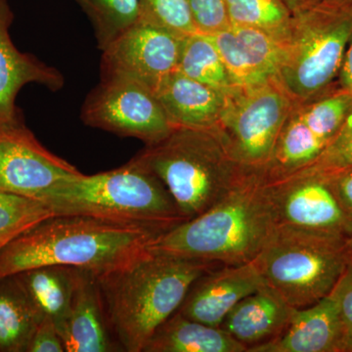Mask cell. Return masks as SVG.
I'll return each mask as SVG.
<instances>
[{"label":"cell","instance_id":"6da1fadb","mask_svg":"<svg viewBox=\"0 0 352 352\" xmlns=\"http://www.w3.org/2000/svg\"><path fill=\"white\" fill-rule=\"evenodd\" d=\"M166 231L87 215L54 214L0 249V280L45 265L80 268L104 276L149 252Z\"/></svg>","mask_w":352,"mask_h":352},{"label":"cell","instance_id":"7a4b0ae2","mask_svg":"<svg viewBox=\"0 0 352 352\" xmlns=\"http://www.w3.org/2000/svg\"><path fill=\"white\" fill-rule=\"evenodd\" d=\"M278 226L267 180L248 170L214 205L164 233L150 251L221 265L254 261Z\"/></svg>","mask_w":352,"mask_h":352},{"label":"cell","instance_id":"3957f363","mask_svg":"<svg viewBox=\"0 0 352 352\" xmlns=\"http://www.w3.org/2000/svg\"><path fill=\"white\" fill-rule=\"evenodd\" d=\"M221 264L149 251L97 278L106 315L129 352H143L162 324L184 302L194 282Z\"/></svg>","mask_w":352,"mask_h":352},{"label":"cell","instance_id":"277c9868","mask_svg":"<svg viewBox=\"0 0 352 352\" xmlns=\"http://www.w3.org/2000/svg\"><path fill=\"white\" fill-rule=\"evenodd\" d=\"M135 157L163 182L186 220L214 205L248 171L231 155L219 127H175Z\"/></svg>","mask_w":352,"mask_h":352},{"label":"cell","instance_id":"5b68a950","mask_svg":"<svg viewBox=\"0 0 352 352\" xmlns=\"http://www.w3.org/2000/svg\"><path fill=\"white\" fill-rule=\"evenodd\" d=\"M54 214L170 229L185 221L163 182L135 157L120 168L60 183L43 199Z\"/></svg>","mask_w":352,"mask_h":352},{"label":"cell","instance_id":"8992f818","mask_svg":"<svg viewBox=\"0 0 352 352\" xmlns=\"http://www.w3.org/2000/svg\"><path fill=\"white\" fill-rule=\"evenodd\" d=\"M352 237L277 226L254 259L264 282L295 308L326 298L352 256Z\"/></svg>","mask_w":352,"mask_h":352},{"label":"cell","instance_id":"52a82bcc","mask_svg":"<svg viewBox=\"0 0 352 352\" xmlns=\"http://www.w3.org/2000/svg\"><path fill=\"white\" fill-rule=\"evenodd\" d=\"M352 36V2L305 0L293 12L277 78L295 102L314 98L338 83Z\"/></svg>","mask_w":352,"mask_h":352},{"label":"cell","instance_id":"ba28073f","mask_svg":"<svg viewBox=\"0 0 352 352\" xmlns=\"http://www.w3.org/2000/svg\"><path fill=\"white\" fill-rule=\"evenodd\" d=\"M295 103L277 78L227 92L219 129L241 166L263 173Z\"/></svg>","mask_w":352,"mask_h":352},{"label":"cell","instance_id":"9c48e42d","mask_svg":"<svg viewBox=\"0 0 352 352\" xmlns=\"http://www.w3.org/2000/svg\"><path fill=\"white\" fill-rule=\"evenodd\" d=\"M351 108L352 94L339 85L309 100L296 102L264 168L265 179H282L314 163L337 135Z\"/></svg>","mask_w":352,"mask_h":352},{"label":"cell","instance_id":"30bf717a","mask_svg":"<svg viewBox=\"0 0 352 352\" xmlns=\"http://www.w3.org/2000/svg\"><path fill=\"white\" fill-rule=\"evenodd\" d=\"M82 120L88 126L138 138L146 146L156 144L175 129L156 94L122 76H101L83 103Z\"/></svg>","mask_w":352,"mask_h":352},{"label":"cell","instance_id":"8fae6325","mask_svg":"<svg viewBox=\"0 0 352 352\" xmlns=\"http://www.w3.org/2000/svg\"><path fill=\"white\" fill-rule=\"evenodd\" d=\"M186 36L139 21L102 51L101 76H122L155 94L177 71Z\"/></svg>","mask_w":352,"mask_h":352},{"label":"cell","instance_id":"7c38bea8","mask_svg":"<svg viewBox=\"0 0 352 352\" xmlns=\"http://www.w3.org/2000/svg\"><path fill=\"white\" fill-rule=\"evenodd\" d=\"M80 175L45 149L23 122L0 126V192L41 201L60 183Z\"/></svg>","mask_w":352,"mask_h":352},{"label":"cell","instance_id":"4fadbf2b","mask_svg":"<svg viewBox=\"0 0 352 352\" xmlns=\"http://www.w3.org/2000/svg\"><path fill=\"white\" fill-rule=\"evenodd\" d=\"M267 185L278 226L352 237V219L323 173L302 168Z\"/></svg>","mask_w":352,"mask_h":352},{"label":"cell","instance_id":"5bb4252c","mask_svg":"<svg viewBox=\"0 0 352 352\" xmlns=\"http://www.w3.org/2000/svg\"><path fill=\"white\" fill-rule=\"evenodd\" d=\"M265 285L254 261L238 265H219L194 282L178 311L192 320L220 327L245 296Z\"/></svg>","mask_w":352,"mask_h":352},{"label":"cell","instance_id":"9a60e30c","mask_svg":"<svg viewBox=\"0 0 352 352\" xmlns=\"http://www.w3.org/2000/svg\"><path fill=\"white\" fill-rule=\"evenodd\" d=\"M208 36L219 51L233 87H252L277 78L284 47L270 34L230 25Z\"/></svg>","mask_w":352,"mask_h":352},{"label":"cell","instance_id":"2e32d148","mask_svg":"<svg viewBox=\"0 0 352 352\" xmlns=\"http://www.w3.org/2000/svg\"><path fill=\"white\" fill-rule=\"evenodd\" d=\"M13 19L8 1L0 0V126L22 122L15 101L24 85L36 82L52 91L64 85V76L57 69L15 47L9 34Z\"/></svg>","mask_w":352,"mask_h":352},{"label":"cell","instance_id":"e0dca14e","mask_svg":"<svg viewBox=\"0 0 352 352\" xmlns=\"http://www.w3.org/2000/svg\"><path fill=\"white\" fill-rule=\"evenodd\" d=\"M346 331L330 296L296 308L286 329L274 340L249 352H344Z\"/></svg>","mask_w":352,"mask_h":352},{"label":"cell","instance_id":"ac0fdd59","mask_svg":"<svg viewBox=\"0 0 352 352\" xmlns=\"http://www.w3.org/2000/svg\"><path fill=\"white\" fill-rule=\"evenodd\" d=\"M295 310L265 284L238 302L220 327L250 351L283 332Z\"/></svg>","mask_w":352,"mask_h":352},{"label":"cell","instance_id":"d6986e66","mask_svg":"<svg viewBox=\"0 0 352 352\" xmlns=\"http://www.w3.org/2000/svg\"><path fill=\"white\" fill-rule=\"evenodd\" d=\"M226 94L176 71L156 96L173 127L214 129L219 127Z\"/></svg>","mask_w":352,"mask_h":352},{"label":"cell","instance_id":"ffe728a7","mask_svg":"<svg viewBox=\"0 0 352 352\" xmlns=\"http://www.w3.org/2000/svg\"><path fill=\"white\" fill-rule=\"evenodd\" d=\"M98 280L76 268V287L62 340L67 352L112 351Z\"/></svg>","mask_w":352,"mask_h":352},{"label":"cell","instance_id":"44dd1931","mask_svg":"<svg viewBox=\"0 0 352 352\" xmlns=\"http://www.w3.org/2000/svg\"><path fill=\"white\" fill-rule=\"evenodd\" d=\"M12 278L39 311L54 322L62 338L75 291L76 268L39 266Z\"/></svg>","mask_w":352,"mask_h":352},{"label":"cell","instance_id":"7402d4cb","mask_svg":"<svg viewBox=\"0 0 352 352\" xmlns=\"http://www.w3.org/2000/svg\"><path fill=\"white\" fill-rule=\"evenodd\" d=\"M247 347L221 327L175 312L160 326L143 352H247Z\"/></svg>","mask_w":352,"mask_h":352},{"label":"cell","instance_id":"603a6c76","mask_svg":"<svg viewBox=\"0 0 352 352\" xmlns=\"http://www.w3.org/2000/svg\"><path fill=\"white\" fill-rule=\"evenodd\" d=\"M9 278L11 283L0 288V351L25 352L44 315Z\"/></svg>","mask_w":352,"mask_h":352},{"label":"cell","instance_id":"cb8c5ba5","mask_svg":"<svg viewBox=\"0 0 352 352\" xmlns=\"http://www.w3.org/2000/svg\"><path fill=\"white\" fill-rule=\"evenodd\" d=\"M177 71L220 91L228 92L234 87L219 51L208 34L195 32L185 36Z\"/></svg>","mask_w":352,"mask_h":352},{"label":"cell","instance_id":"d4e9b609","mask_svg":"<svg viewBox=\"0 0 352 352\" xmlns=\"http://www.w3.org/2000/svg\"><path fill=\"white\" fill-rule=\"evenodd\" d=\"M230 25L252 28L285 43L293 12L282 0H224Z\"/></svg>","mask_w":352,"mask_h":352},{"label":"cell","instance_id":"484cf974","mask_svg":"<svg viewBox=\"0 0 352 352\" xmlns=\"http://www.w3.org/2000/svg\"><path fill=\"white\" fill-rule=\"evenodd\" d=\"M94 27L103 51L140 20V0H75Z\"/></svg>","mask_w":352,"mask_h":352},{"label":"cell","instance_id":"4316f807","mask_svg":"<svg viewBox=\"0 0 352 352\" xmlns=\"http://www.w3.org/2000/svg\"><path fill=\"white\" fill-rule=\"evenodd\" d=\"M52 215L43 201L0 192V249Z\"/></svg>","mask_w":352,"mask_h":352},{"label":"cell","instance_id":"83f0119b","mask_svg":"<svg viewBox=\"0 0 352 352\" xmlns=\"http://www.w3.org/2000/svg\"><path fill=\"white\" fill-rule=\"evenodd\" d=\"M182 36L198 32L186 0H140V20Z\"/></svg>","mask_w":352,"mask_h":352},{"label":"cell","instance_id":"f1b7e54d","mask_svg":"<svg viewBox=\"0 0 352 352\" xmlns=\"http://www.w3.org/2000/svg\"><path fill=\"white\" fill-rule=\"evenodd\" d=\"M349 168H352V108L330 144L305 168L329 173Z\"/></svg>","mask_w":352,"mask_h":352},{"label":"cell","instance_id":"f546056e","mask_svg":"<svg viewBox=\"0 0 352 352\" xmlns=\"http://www.w3.org/2000/svg\"><path fill=\"white\" fill-rule=\"evenodd\" d=\"M198 32L214 34L230 27L224 0H186Z\"/></svg>","mask_w":352,"mask_h":352},{"label":"cell","instance_id":"4dcf8cb0","mask_svg":"<svg viewBox=\"0 0 352 352\" xmlns=\"http://www.w3.org/2000/svg\"><path fill=\"white\" fill-rule=\"evenodd\" d=\"M329 296L337 305L346 335L352 333V256Z\"/></svg>","mask_w":352,"mask_h":352},{"label":"cell","instance_id":"1f68e13d","mask_svg":"<svg viewBox=\"0 0 352 352\" xmlns=\"http://www.w3.org/2000/svg\"><path fill=\"white\" fill-rule=\"evenodd\" d=\"M64 342L54 322L44 316L32 336L27 352H65Z\"/></svg>","mask_w":352,"mask_h":352},{"label":"cell","instance_id":"d6a6232c","mask_svg":"<svg viewBox=\"0 0 352 352\" xmlns=\"http://www.w3.org/2000/svg\"><path fill=\"white\" fill-rule=\"evenodd\" d=\"M323 175L328 178L340 205L352 219V168Z\"/></svg>","mask_w":352,"mask_h":352},{"label":"cell","instance_id":"836d02e7","mask_svg":"<svg viewBox=\"0 0 352 352\" xmlns=\"http://www.w3.org/2000/svg\"><path fill=\"white\" fill-rule=\"evenodd\" d=\"M338 85L352 94V36L347 45L342 68L338 76Z\"/></svg>","mask_w":352,"mask_h":352},{"label":"cell","instance_id":"e575fe53","mask_svg":"<svg viewBox=\"0 0 352 352\" xmlns=\"http://www.w3.org/2000/svg\"><path fill=\"white\" fill-rule=\"evenodd\" d=\"M282 1H284L289 6V8L291 9L292 12H294L298 7L302 6L305 3V0H282Z\"/></svg>","mask_w":352,"mask_h":352},{"label":"cell","instance_id":"d590c367","mask_svg":"<svg viewBox=\"0 0 352 352\" xmlns=\"http://www.w3.org/2000/svg\"><path fill=\"white\" fill-rule=\"evenodd\" d=\"M344 352H352V333H347L344 342Z\"/></svg>","mask_w":352,"mask_h":352},{"label":"cell","instance_id":"8d00e7d4","mask_svg":"<svg viewBox=\"0 0 352 352\" xmlns=\"http://www.w3.org/2000/svg\"><path fill=\"white\" fill-rule=\"evenodd\" d=\"M323 1L333 2V3H351L352 0H323Z\"/></svg>","mask_w":352,"mask_h":352},{"label":"cell","instance_id":"74e56055","mask_svg":"<svg viewBox=\"0 0 352 352\" xmlns=\"http://www.w3.org/2000/svg\"><path fill=\"white\" fill-rule=\"evenodd\" d=\"M351 250H352V239H351Z\"/></svg>","mask_w":352,"mask_h":352}]
</instances>
